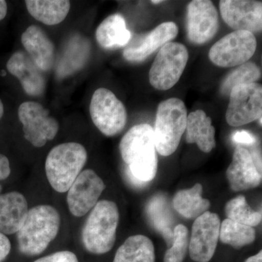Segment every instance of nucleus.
I'll return each mask as SVG.
<instances>
[{
  "label": "nucleus",
  "mask_w": 262,
  "mask_h": 262,
  "mask_svg": "<svg viewBox=\"0 0 262 262\" xmlns=\"http://www.w3.org/2000/svg\"><path fill=\"white\" fill-rule=\"evenodd\" d=\"M220 238L223 244L239 248L253 244L256 232L252 227L227 219L221 224Z\"/></svg>",
  "instance_id": "26"
},
{
  "label": "nucleus",
  "mask_w": 262,
  "mask_h": 262,
  "mask_svg": "<svg viewBox=\"0 0 262 262\" xmlns=\"http://www.w3.org/2000/svg\"><path fill=\"white\" fill-rule=\"evenodd\" d=\"M113 262H155L154 245L146 236H130L117 249Z\"/></svg>",
  "instance_id": "24"
},
{
  "label": "nucleus",
  "mask_w": 262,
  "mask_h": 262,
  "mask_svg": "<svg viewBox=\"0 0 262 262\" xmlns=\"http://www.w3.org/2000/svg\"><path fill=\"white\" fill-rule=\"evenodd\" d=\"M11 251L10 239L5 234L0 233V262H4Z\"/></svg>",
  "instance_id": "33"
},
{
  "label": "nucleus",
  "mask_w": 262,
  "mask_h": 262,
  "mask_svg": "<svg viewBox=\"0 0 262 262\" xmlns=\"http://www.w3.org/2000/svg\"><path fill=\"white\" fill-rule=\"evenodd\" d=\"M232 140L239 144L251 146L256 143V137L251 133L246 130H239L234 133L232 136Z\"/></svg>",
  "instance_id": "32"
},
{
  "label": "nucleus",
  "mask_w": 262,
  "mask_h": 262,
  "mask_svg": "<svg viewBox=\"0 0 262 262\" xmlns=\"http://www.w3.org/2000/svg\"><path fill=\"white\" fill-rule=\"evenodd\" d=\"M262 115V87L256 83L236 86L229 94L226 120L231 126L239 127L259 120Z\"/></svg>",
  "instance_id": "9"
},
{
  "label": "nucleus",
  "mask_w": 262,
  "mask_h": 262,
  "mask_svg": "<svg viewBox=\"0 0 262 262\" xmlns=\"http://www.w3.org/2000/svg\"><path fill=\"white\" fill-rule=\"evenodd\" d=\"M120 220L118 207L113 201H98L91 211L82 231L84 248L94 254H104L111 251L116 241Z\"/></svg>",
  "instance_id": "3"
},
{
  "label": "nucleus",
  "mask_w": 262,
  "mask_h": 262,
  "mask_svg": "<svg viewBox=\"0 0 262 262\" xmlns=\"http://www.w3.org/2000/svg\"><path fill=\"white\" fill-rule=\"evenodd\" d=\"M226 177L229 187L234 192L254 189L261 182V172L256 167L252 155L241 146H237L234 149Z\"/></svg>",
  "instance_id": "16"
},
{
  "label": "nucleus",
  "mask_w": 262,
  "mask_h": 262,
  "mask_svg": "<svg viewBox=\"0 0 262 262\" xmlns=\"http://www.w3.org/2000/svg\"><path fill=\"white\" fill-rule=\"evenodd\" d=\"M90 51L91 45L85 38L79 35L71 38L58 62V77L63 78L82 69L87 62Z\"/></svg>",
  "instance_id": "21"
},
{
  "label": "nucleus",
  "mask_w": 262,
  "mask_h": 262,
  "mask_svg": "<svg viewBox=\"0 0 262 262\" xmlns=\"http://www.w3.org/2000/svg\"><path fill=\"white\" fill-rule=\"evenodd\" d=\"M21 42L27 54L43 72L53 68L54 45L42 28L36 25L29 26L22 34Z\"/></svg>",
  "instance_id": "18"
},
{
  "label": "nucleus",
  "mask_w": 262,
  "mask_h": 262,
  "mask_svg": "<svg viewBox=\"0 0 262 262\" xmlns=\"http://www.w3.org/2000/svg\"><path fill=\"white\" fill-rule=\"evenodd\" d=\"M18 115L23 125L24 138L35 147H42L48 141L54 139L59 130L58 121L50 116L49 111L41 103L34 101L21 103Z\"/></svg>",
  "instance_id": "10"
},
{
  "label": "nucleus",
  "mask_w": 262,
  "mask_h": 262,
  "mask_svg": "<svg viewBox=\"0 0 262 262\" xmlns=\"http://www.w3.org/2000/svg\"><path fill=\"white\" fill-rule=\"evenodd\" d=\"M245 262H262V251H260L257 254L248 258Z\"/></svg>",
  "instance_id": "36"
},
{
  "label": "nucleus",
  "mask_w": 262,
  "mask_h": 262,
  "mask_svg": "<svg viewBox=\"0 0 262 262\" xmlns=\"http://www.w3.org/2000/svg\"><path fill=\"white\" fill-rule=\"evenodd\" d=\"M5 75H6V73H5V72L4 70L3 71V74H2V75L3 76H5Z\"/></svg>",
  "instance_id": "39"
},
{
  "label": "nucleus",
  "mask_w": 262,
  "mask_h": 262,
  "mask_svg": "<svg viewBox=\"0 0 262 262\" xmlns=\"http://www.w3.org/2000/svg\"><path fill=\"white\" fill-rule=\"evenodd\" d=\"M96 40L104 49H115L126 46L131 39V32L122 15L113 14L101 22L96 32Z\"/></svg>",
  "instance_id": "22"
},
{
  "label": "nucleus",
  "mask_w": 262,
  "mask_h": 262,
  "mask_svg": "<svg viewBox=\"0 0 262 262\" xmlns=\"http://www.w3.org/2000/svg\"><path fill=\"white\" fill-rule=\"evenodd\" d=\"M90 115L95 126L110 137L120 134L126 125L125 105L110 90L103 88L96 90L93 94Z\"/></svg>",
  "instance_id": "7"
},
{
  "label": "nucleus",
  "mask_w": 262,
  "mask_h": 262,
  "mask_svg": "<svg viewBox=\"0 0 262 262\" xmlns=\"http://www.w3.org/2000/svg\"><path fill=\"white\" fill-rule=\"evenodd\" d=\"M220 219L206 211L193 224L189 243V256L194 261L208 262L214 255L220 238Z\"/></svg>",
  "instance_id": "12"
},
{
  "label": "nucleus",
  "mask_w": 262,
  "mask_h": 262,
  "mask_svg": "<svg viewBox=\"0 0 262 262\" xmlns=\"http://www.w3.org/2000/svg\"><path fill=\"white\" fill-rule=\"evenodd\" d=\"M165 205L163 198H154L150 203L149 206H148V214H149L156 228L161 232L168 245H172L173 241L172 222L167 208H165Z\"/></svg>",
  "instance_id": "29"
},
{
  "label": "nucleus",
  "mask_w": 262,
  "mask_h": 262,
  "mask_svg": "<svg viewBox=\"0 0 262 262\" xmlns=\"http://www.w3.org/2000/svg\"><path fill=\"white\" fill-rule=\"evenodd\" d=\"M189 231L183 225L176 226L173 229V241L171 247L167 250L164 262H184L189 250Z\"/></svg>",
  "instance_id": "30"
},
{
  "label": "nucleus",
  "mask_w": 262,
  "mask_h": 262,
  "mask_svg": "<svg viewBox=\"0 0 262 262\" xmlns=\"http://www.w3.org/2000/svg\"><path fill=\"white\" fill-rule=\"evenodd\" d=\"M178 26L174 22H164L142 37L138 38L125 46L123 57L127 61H144L154 52L177 37Z\"/></svg>",
  "instance_id": "15"
},
{
  "label": "nucleus",
  "mask_w": 262,
  "mask_h": 262,
  "mask_svg": "<svg viewBox=\"0 0 262 262\" xmlns=\"http://www.w3.org/2000/svg\"><path fill=\"white\" fill-rule=\"evenodd\" d=\"M187 110L182 100L170 98L158 106L154 130L156 151L164 157L177 149L186 130Z\"/></svg>",
  "instance_id": "5"
},
{
  "label": "nucleus",
  "mask_w": 262,
  "mask_h": 262,
  "mask_svg": "<svg viewBox=\"0 0 262 262\" xmlns=\"http://www.w3.org/2000/svg\"><path fill=\"white\" fill-rule=\"evenodd\" d=\"M225 211L227 219L242 225L253 227L259 225L261 222V212L253 211L243 195L227 202Z\"/></svg>",
  "instance_id": "27"
},
{
  "label": "nucleus",
  "mask_w": 262,
  "mask_h": 262,
  "mask_svg": "<svg viewBox=\"0 0 262 262\" xmlns=\"http://www.w3.org/2000/svg\"><path fill=\"white\" fill-rule=\"evenodd\" d=\"M189 60V52L179 42H168L160 48L149 70L150 84L155 89H172L182 77Z\"/></svg>",
  "instance_id": "6"
},
{
  "label": "nucleus",
  "mask_w": 262,
  "mask_h": 262,
  "mask_svg": "<svg viewBox=\"0 0 262 262\" xmlns=\"http://www.w3.org/2000/svg\"><path fill=\"white\" fill-rule=\"evenodd\" d=\"M219 15L210 0H193L187 7V35L196 45L209 42L219 30Z\"/></svg>",
  "instance_id": "13"
},
{
  "label": "nucleus",
  "mask_w": 262,
  "mask_h": 262,
  "mask_svg": "<svg viewBox=\"0 0 262 262\" xmlns=\"http://www.w3.org/2000/svg\"><path fill=\"white\" fill-rule=\"evenodd\" d=\"M203 187L196 184L190 189L179 191L173 200V206L179 214L187 219H196L208 211L211 206L208 200L202 198Z\"/></svg>",
  "instance_id": "25"
},
{
  "label": "nucleus",
  "mask_w": 262,
  "mask_h": 262,
  "mask_svg": "<svg viewBox=\"0 0 262 262\" xmlns=\"http://www.w3.org/2000/svg\"><path fill=\"white\" fill-rule=\"evenodd\" d=\"M11 173L10 162L4 155L0 154V182L4 181L10 177Z\"/></svg>",
  "instance_id": "34"
},
{
  "label": "nucleus",
  "mask_w": 262,
  "mask_h": 262,
  "mask_svg": "<svg viewBox=\"0 0 262 262\" xmlns=\"http://www.w3.org/2000/svg\"><path fill=\"white\" fill-rule=\"evenodd\" d=\"M120 151L133 177L145 183L155 179L158 159L151 125L140 124L131 127L120 141Z\"/></svg>",
  "instance_id": "1"
},
{
  "label": "nucleus",
  "mask_w": 262,
  "mask_h": 262,
  "mask_svg": "<svg viewBox=\"0 0 262 262\" xmlns=\"http://www.w3.org/2000/svg\"><path fill=\"white\" fill-rule=\"evenodd\" d=\"M261 77V70L256 63L246 62L229 73L221 86L223 95H229L234 87L241 84L255 83Z\"/></svg>",
  "instance_id": "28"
},
{
  "label": "nucleus",
  "mask_w": 262,
  "mask_h": 262,
  "mask_svg": "<svg viewBox=\"0 0 262 262\" xmlns=\"http://www.w3.org/2000/svg\"><path fill=\"white\" fill-rule=\"evenodd\" d=\"M88 160V152L82 144L63 143L53 147L46 161L48 182L56 192H67Z\"/></svg>",
  "instance_id": "4"
},
{
  "label": "nucleus",
  "mask_w": 262,
  "mask_h": 262,
  "mask_svg": "<svg viewBox=\"0 0 262 262\" xmlns=\"http://www.w3.org/2000/svg\"><path fill=\"white\" fill-rule=\"evenodd\" d=\"M8 13V5L4 0H0V20H3Z\"/></svg>",
  "instance_id": "35"
},
{
  "label": "nucleus",
  "mask_w": 262,
  "mask_h": 262,
  "mask_svg": "<svg viewBox=\"0 0 262 262\" xmlns=\"http://www.w3.org/2000/svg\"><path fill=\"white\" fill-rule=\"evenodd\" d=\"M186 141L196 144L205 153L211 152L215 147V128L211 117L198 110L188 115L186 126Z\"/></svg>",
  "instance_id": "20"
},
{
  "label": "nucleus",
  "mask_w": 262,
  "mask_h": 262,
  "mask_svg": "<svg viewBox=\"0 0 262 262\" xmlns=\"http://www.w3.org/2000/svg\"><path fill=\"white\" fill-rule=\"evenodd\" d=\"M105 188L104 182L94 170L86 169L81 172L67 191V205L72 215L87 214L97 204Z\"/></svg>",
  "instance_id": "11"
},
{
  "label": "nucleus",
  "mask_w": 262,
  "mask_h": 262,
  "mask_svg": "<svg viewBox=\"0 0 262 262\" xmlns=\"http://www.w3.org/2000/svg\"><path fill=\"white\" fill-rule=\"evenodd\" d=\"M162 2L161 0H158V1H156V0H155V1H151V3H153V4H159V3H161Z\"/></svg>",
  "instance_id": "38"
},
{
  "label": "nucleus",
  "mask_w": 262,
  "mask_h": 262,
  "mask_svg": "<svg viewBox=\"0 0 262 262\" xmlns=\"http://www.w3.org/2000/svg\"><path fill=\"white\" fill-rule=\"evenodd\" d=\"M2 189H3V187H2V185L0 184V192H2Z\"/></svg>",
  "instance_id": "40"
},
{
  "label": "nucleus",
  "mask_w": 262,
  "mask_h": 262,
  "mask_svg": "<svg viewBox=\"0 0 262 262\" xmlns=\"http://www.w3.org/2000/svg\"><path fill=\"white\" fill-rule=\"evenodd\" d=\"M220 9L226 24L235 31L259 32L262 29V3L255 0H222Z\"/></svg>",
  "instance_id": "14"
},
{
  "label": "nucleus",
  "mask_w": 262,
  "mask_h": 262,
  "mask_svg": "<svg viewBox=\"0 0 262 262\" xmlns=\"http://www.w3.org/2000/svg\"><path fill=\"white\" fill-rule=\"evenodd\" d=\"M60 226L61 216L56 208L49 205L33 207L16 233L19 251L29 256L41 254L56 239Z\"/></svg>",
  "instance_id": "2"
},
{
  "label": "nucleus",
  "mask_w": 262,
  "mask_h": 262,
  "mask_svg": "<svg viewBox=\"0 0 262 262\" xmlns=\"http://www.w3.org/2000/svg\"><path fill=\"white\" fill-rule=\"evenodd\" d=\"M7 69L20 81L26 94L39 96L44 93L46 88L44 72L27 53L17 51L13 53L7 63Z\"/></svg>",
  "instance_id": "17"
},
{
  "label": "nucleus",
  "mask_w": 262,
  "mask_h": 262,
  "mask_svg": "<svg viewBox=\"0 0 262 262\" xmlns=\"http://www.w3.org/2000/svg\"><path fill=\"white\" fill-rule=\"evenodd\" d=\"M25 5L33 18L48 26L63 22L71 8L67 0H27Z\"/></svg>",
  "instance_id": "23"
},
{
  "label": "nucleus",
  "mask_w": 262,
  "mask_h": 262,
  "mask_svg": "<svg viewBox=\"0 0 262 262\" xmlns=\"http://www.w3.org/2000/svg\"><path fill=\"white\" fill-rule=\"evenodd\" d=\"M256 47L257 41L253 33L234 31L215 42L208 56L213 64L229 68L248 62L256 52Z\"/></svg>",
  "instance_id": "8"
},
{
  "label": "nucleus",
  "mask_w": 262,
  "mask_h": 262,
  "mask_svg": "<svg viewBox=\"0 0 262 262\" xmlns=\"http://www.w3.org/2000/svg\"><path fill=\"white\" fill-rule=\"evenodd\" d=\"M34 262H79V260L72 251H61L38 258Z\"/></svg>",
  "instance_id": "31"
},
{
  "label": "nucleus",
  "mask_w": 262,
  "mask_h": 262,
  "mask_svg": "<svg viewBox=\"0 0 262 262\" xmlns=\"http://www.w3.org/2000/svg\"><path fill=\"white\" fill-rule=\"evenodd\" d=\"M3 115H4V106H3V103L0 99V119L3 117Z\"/></svg>",
  "instance_id": "37"
},
{
  "label": "nucleus",
  "mask_w": 262,
  "mask_h": 262,
  "mask_svg": "<svg viewBox=\"0 0 262 262\" xmlns=\"http://www.w3.org/2000/svg\"><path fill=\"white\" fill-rule=\"evenodd\" d=\"M28 202L18 192L0 194V233L10 235L21 228L29 213Z\"/></svg>",
  "instance_id": "19"
}]
</instances>
